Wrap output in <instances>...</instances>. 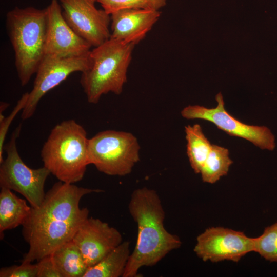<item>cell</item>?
<instances>
[{"mask_svg":"<svg viewBox=\"0 0 277 277\" xmlns=\"http://www.w3.org/2000/svg\"><path fill=\"white\" fill-rule=\"evenodd\" d=\"M102 191L60 181L55 183L46 193L41 204L31 207L30 215L22 225V235L29 249L22 263L37 261L71 241L89 217V210L80 207L81 199Z\"/></svg>","mask_w":277,"mask_h":277,"instance_id":"1","label":"cell"},{"mask_svg":"<svg viewBox=\"0 0 277 277\" xmlns=\"http://www.w3.org/2000/svg\"><path fill=\"white\" fill-rule=\"evenodd\" d=\"M128 210L137 224V237L123 277H136L141 268L156 265L169 252L180 248L182 242L165 228V212L154 190L147 187L134 190Z\"/></svg>","mask_w":277,"mask_h":277,"instance_id":"2","label":"cell"},{"mask_svg":"<svg viewBox=\"0 0 277 277\" xmlns=\"http://www.w3.org/2000/svg\"><path fill=\"white\" fill-rule=\"evenodd\" d=\"M6 24L14 52L18 77L24 86L36 73L46 55V8L16 7L7 13Z\"/></svg>","mask_w":277,"mask_h":277,"instance_id":"3","label":"cell"},{"mask_svg":"<svg viewBox=\"0 0 277 277\" xmlns=\"http://www.w3.org/2000/svg\"><path fill=\"white\" fill-rule=\"evenodd\" d=\"M89 140L83 127L74 120L64 121L51 130L42 150L44 166L59 181H81L90 164Z\"/></svg>","mask_w":277,"mask_h":277,"instance_id":"4","label":"cell"},{"mask_svg":"<svg viewBox=\"0 0 277 277\" xmlns=\"http://www.w3.org/2000/svg\"><path fill=\"white\" fill-rule=\"evenodd\" d=\"M135 46L110 37L91 50L90 66L80 78L89 103L96 104L109 92L122 93Z\"/></svg>","mask_w":277,"mask_h":277,"instance_id":"5","label":"cell"},{"mask_svg":"<svg viewBox=\"0 0 277 277\" xmlns=\"http://www.w3.org/2000/svg\"><path fill=\"white\" fill-rule=\"evenodd\" d=\"M137 138L125 131L107 130L89 140L90 164L101 172L111 176H125L140 160Z\"/></svg>","mask_w":277,"mask_h":277,"instance_id":"6","label":"cell"},{"mask_svg":"<svg viewBox=\"0 0 277 277\" xmlns=\"http://www.w3.org/2000/svg\"><path fill=\"white\" fill-rule=\"evenodd\" d=\"M21 130L19 125L4 146L7 156L0 163V187L19 193L32 207L36 208L45 197V183L50 172L44 166L33 169L23 162L16 147V140Z\"/></svg>","mask_w":277,"mask_h":277,"instance_id":"7","label":"cell"},{"mask_svg":"<svg viewBox=\"0 0 277 277\" xmlns=\"http://www.w3.org/2000/svg\"><path fill=\"white\" fill-rule=\"evenodd\" d=\"M215 98L217 105L215 108L189 105L181 111V114L186 119L209 121L229 135L246 140L261 149L272 151L275 149V136L268 127L243 123L227 112L221 93L217 94Z\"/></svg>","mask_w":277,"mask_h":277,"instance_id":"8","label":"cell"},{"mask_svg":"<svg viewBox=\"0 0 277 277\" xmlns=\"http://www.w3.org/2000/svg\"><path fill=\"white\" fill-rule=\"evenodd\" d=\"M90 53L65 57L46 55L36 72L33 87L29 92L26 106L22 111L21 118L25 120L32 117L41 99L71 73H82L88 69L91 63Z\"/></svg>","mask_w":277,"mask_h":277,"instance_id":"9","label":"cell"},{"mask_svg":"<svg viewBox=\"0 0 277 277\" xmlns=\"http://www.w3.org/2000/svg\"><path fill=\"white\" fill-rule=\"evenodd\" d=\"M193 251L204 262H238L254 251V238L241 231L223 227L207 228L196 238Z\"/></svg>","mask_w":277,"mask_h":277,"instance_id":"10","label":"cell"},{"mask_svg":"<svg viewBox=\"0 0 277 277\" xmlns=\"http://www.w3.org/2000/svg\"><path fill=\"white\" fill-rule=\"evenodd\" d=\"M97 0H60L64 18L92 47L110 38V14L95 6Z\"/></svg>","mask_w":277,"mask_h":277,"instance_id":"11","label":"cell"},{"mask_svg":"<svg viewBox=\"0 0 277 277\" xmlns=\"http://www.w3.org/2000/svg\"><path fill=\"white\" fill-rule=\"evenodd\" d=\"M72 240L79 248L88 268L98 263L123 241L117 229L92 217L84 222Z\"/></svg>","mask_w":277,"mask_h":277,"instance_id":"12","label":"cell"},{"mask_svg":"<svg viewBox=\"0 0 277 277\" xmlns=\"http://www.w3.org/2000/svg\"><path fill=\"white\" fill-rule=\"evenodd\" d=\"M47 27L46 55L74 57L90 53L92 46L77 34L63 17L58 0H51L46 7Z\"/></svg>","mask_w":277,"mask_h":277,"instance_id":"13","label":"cell"},{"mask_svg":"<svg viewBox=\"0 0 277 277\" xmlns=\"http://www.w3.org/2000/svg\"><path fill=\"white\" fill-rule=\"evenodd\" d=\"M161 12L123 9L110 14V37L136 45L142 41L159 19Z\"/></svg>","mask_w":277,"mask_h":277,"instance_id":"14","label":"cell"},{"mask_svg":"<svg viewBox=\"0 0 277 277\" xmlns=\"http://www.w3.org/2000/svg\"><path fill=\"white\" fill-rule=\"evenodd\" d=\"M31 206L5 188L0 191V233L23 225L28 219Z\"/></svg>","mask_w":277,"mask_h":277,"instance_id":"15","label":"cell"},{"mask_svg":"<svg viewBox=\"0 0 277 277\" xmlns=\"http://www.w3.org/2000/svg\"><path fill=\"white\" fill-rule=\"evenodd\" d=\"M128 241H123L94 266L89 268L83 277L123 276L130 255Z\"/></svg>","mask_w":277,"mask_h":277,"instance_id":"16","label":"cell"},{"mask_svg":"<svg viewBox=\"0 0 277 277\" xmlns=\"http://www.w3.org/2000/svg\"><path fill=\"white\" fill-rule=\"evenodd\" d=\"M51 255L62 277H83L88 269L72 240L60 246Z\"/></svg>","mask_w":277,"mask_h":277,"instance_id":"17","label":"cell"},{"mask_svg":"<svg viewBox=\"0 0 277 277\" xmlns=\"http://www.w3.org/2000/svg\"><path fill=\"white\" fill-rule=\"evenodd\" d=\"M187 141V154L192 169L200 173L212 147L210 141L197 124L185 127Z\"/></svg>","mask_w":277,"mask_h":277,"instance_id":"18","label":"cell"},{"mask_svg":"<svg viewBox=\"0 0 277 277\" xmlns=\"http://www.w3.org/2000/svg\"><path fill=\"white\" fill-rule=\"evenodd\" d=\"M232 163L227 148L212 144L200 172L202 181L209 184L216 183L227 174Z\"/></svg>","mask_w":277,"mask_h":277,"instance_id":"19","label":"cell"},{"mask_svg":"<svg viewBox=\"0 0 277 277\" xmlns=\"http://www.w3.org/2000/svg\"><path fill=\"white\" fill-rule=\"evenodd\" d=\"M270 262H277V222L266 227L254 238V251Z\"/></svg>","mask_w":277,"mask_h":277,"instance_id":"20","label":"cell"},{"mask_svg":"<svg viewBox=\"0 0 277 277\" xmlns=\"http://www.w3.org/2000/svg\"><path fill=\"white\" fill-rule=\"evenodd\" d=\"M167 0H97L106 12L111 14L123 9L159 10L166 4Z\"/></svg>","mask_w":277,"mask_h":277,"instance_id":"21","label":"cell"},{"mask_svg":"<svg viewBox=\"0 0 277 277\" xmlns=\"http://www.w3.org/2000/svg\"><path fill=\"white\" fill-rule=\"evenodd\" d=\"M29 95V92L24 93L10 114L0 120V163L4 160V143L9 127L17 113L22 111L26 106Z\"/></svg>","mask_w":277,"mask_h":277,"instance_id":"22","label":"cell"},{"mask_svg":"<svg viewBox=\"0 0 277 277\" xmlns=\"http://www.w3.org/2000/svg\"><path fill=\"white\" fill-rule=\"evenodd\" d=\"M37 264L32 263H21L0 269V277H37Z\"/></svg>","mask_w":277,"mask_h":277,"instance_id":"23","label":"cell"},{"mask_svg":"<svg viewBox=\"0 0 277 277\" xmlns=\"http://www.w3.org/2000/svg\"><path fill=\"white\" fill-rule=\"evenodd\" d=\"M37 277H62L51 254L37 261Z\"/></svg>","mask_w":277,"mask_h":277,"instance_id":"24","label":"cell"},{"mask_svg":"<svg viewBox=\"0 0 277 277\" xmlns=\"http://www.w3.org/2000/svg\"><path fill=\"white\" fill-rule=\"evenodd\" d=\"M9 106V104L5 102H1L0 105V114H3V112Z\"/></svg>","mask_w":277,"mask_h":277,"instance_id":"25","label":"cell"}]
</instances>
